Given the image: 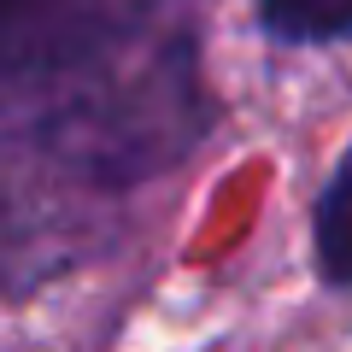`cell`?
<instances>
[{"label": "cell", "instance_id": "6da1fadb", "mask_svg": "<svg viewBox=\"0 0 352 352\" xmlns=\"http://www.w3.org/2000/svg\"><path fill=\"white\" fill-rule=\"evenodd\" d=\"M141 0H0V118H36L135 24Z\"/></svg>", "mask_w": 352, "mask_h": 352}, {"label": "cell", "instance_id": "7a4b0ae2", "mask_svg": "<svg viewBox=\"0 0 352 352\" xmlns=\"http://www.w3.org/2000/svg\"><path fill=\"white\" fill-rule=\"evenodd\" d=\"M317 270L340 288H352V147L317 200Z\"/></svg>", "mask_w": 352, "mask_h": 352}, {"label": "cell", "instance_id": "3957f363", "mask_svg": "<svg viewBox=\"0 0 352 352\" xmlns=\"http://www.w3.org/2000/svg\"><path fill=\"white\" fill-rule=\"evenodd\" d=\"M258 24L276 41L317 47L352 36V0H258Z\"/></svg>", "mask_w": 352, "mask_h": 352}]
</instances>
